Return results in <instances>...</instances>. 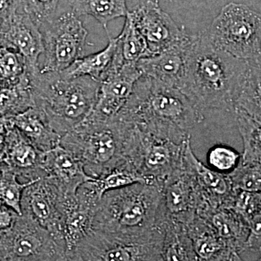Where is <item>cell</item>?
I'll return each instance as SVG.
<instances>
[{"label":"cell","instance_id":"6da1fadb","mask_svg":"<svg viewBox=\"0 0 261 261\" xmlns=\"http://www.w3.org/2000/svg\"><path fill=\"white\" fill-rule=\"evenodd\" d=\"M116 118L161 137L182 143L204 120L203 113L178 89L142 75Z\"/></svg>","mask_w":261,"mask_h":261},{"label":"cell","instance_id":"7a4b0ae2","mask_svg":"<svg viewBox=\"0 0 261 261\" xmlns=\"http://www.w3.org/2000/svg\"><path fill=\"white\" fill-rule=\"evenodd\" d=\"M247 62L216 49L204 32L196 34L179 90L202 113L230 111Z\"/></svg>","mask_w":261,"mask_h":261},{"label":"cell","instance_id":"3957f363","mask_svg":"<svg viewBox=\"0 0 261 261\" xmlns=\"http://www.w3.org/2000/svg\"><path fill=\"white\" fill-rule=\"evenodd\" d=\"M34 104L46 113L61 137L90 114L97 102L100 82L89 76L65 78L61 72L27 71Z\"/></svg>","mask_w":261,"mask_h":261},{"label":"cell","instance_id":"277c9868","mask_svg":"<svg viewBox=\"0 0 261 261\" xmlns=\"http://www.w3.org/2000/svg\"><path fill=\"white\" fill-rule=\"evenodd\" d=\"M162 186L137 183L106 192L98 203L93 230L143 234L162 227Z\"/></svg>","mask_w":261,"mask_h":261},{"label":"cell","instance_id":"5b68a950","mask_svg":"<svg viewBox=\"0 0 261 261\" xmlns=\"http://www.w3.org/2000/svg\"><path fill=\"white\" fill-rule=\"evenodd\" d=\"M128 127L129 123L118 118L103 122L87 117L62 137L60 145L80 158L89 176L99 177L126 162Z\"/></svg>","mask_w":261,"mask_h":261},{"label":"cell","instance_id":"8992f818","mask_svg":"<svg viewBox=\"0 0 261 261\" xmlns=\"http://www.w3.org/2000/svg\"><path fill=\"white\" fill-rule=\"evenodd\" d=\"M204 33L214 47L230 56L245 61L260 59L261 14L247 5H225Z\"/></svg>","mask_w":261,"mask_h":261},{"label":"cell","instance_id":"52a82bcc","mask_svg":"<svg viewBox=\"0 0 261 261\" xmlns=\"http://www.w3.org/2000/svg\"><path fill=\"white\" fill-rule=\"evenodd\" d=\"M164 226L143 234L92 230L77 251L87 261H161Z\"/></svg>","mask_w":261,"mask_h":261},{"label":"cell","instance_id":"ba28073f","mask_svg":"<svg viewBox=\"0 0 261 261\" xmlns=\"http://www.w3.org/2000/svg\"><path fill=\"white\" fill-rule=\"evenodd\" d=\"M184 142L176 143L132 125L125 142L126 162L147 183L163 186L166 178L181 166Z\"/></svg>","mask_w":261,"mask_h":261},{"label":"cell","instance_id":"9c48e42d","mask_svg":"<svg viewBox=\"0 0 261 261\" xmlns=\"http://www.w3.org/2000/svg\"><path fill=\"white\" fill-rule=\"evenodd\" d=\"M64 247L34 220L19 216L8 231L0 233V259L3 261H61Z\"/></svg>","mask_w":261,"mask_h":261},{"label":"cell","instance_id":"30bf717a","mask_svg":"<svg viewBox=\"0 0 261 261\" xmlns=\"http://www.w3.org/2000/svg\"><path fill=\"white\" fill-rule=\"evenodd\" d=\"M42 33L44 61L42 72H60L84 57L87 29L74 13L53 19Z\"/></svg>","mask_w":261,"mask_h":261},{"label":"cell","instance_id":"8fae6325","mask_svg":"<svg viewBox=\"0 0 261 261\" xmlns=\"http://www.w3.org/2000/svg\"><path fill=\"white\" fill-rule=\"evenodd\" d=\"M65 197L49 178H37L24 190L21 210L22 215L46 228L65 250L63 234Z\"/></svg>","mask_w":261,"mask_h":261},{"label":"cell","instance_id":"7c38bea8","mask_svg":"<svg viewBox=\"0 0 261 261\" xmlns=\"http://www.w3.org/2000/svg\"><path fill=\"white\" fill-rule=\"evenodd\" d=\"M0 20V46L20 53L29 72L39 69V58L44 54L42 33L29 14L23 0Z\"/></svg>","mask_w":261,"mask_h":261},{"label":"cell","instance_id":"4fadbf2b","mask_svg":"<svg viewBox=\"0 0 261 261\" xmlns=\"http://www.w3.org/2000/svg\"><path fill=\"white\" fill-rule=\"evenodd\" d=\"M142 73L137 63L114 61L100 82L97 102L88 116L98 121H112L118 116L132 95Z\"/></svg>","mask_w":261,"mask_h":261},{"label":"cell","instance_id":"5bb4252c","mask_svg":"<svg viewBox=\"0 0 261 261\" xmlns=\"http://www.w3.org/2000/svg\"><path fill=\"white\" fill-rule=\"evenodd\" d=\"M127 15L145 39L151 56L168 49L186 33L154 0L137 5Z\"/></svg>","mask_w":261,"mask_h":261},{"label":"cell","instance_id":"9a60e30c","mask_svg":"<svg viewBox=\"0 0 261 261\" xmlns=\"http://www.w3.org/2000/svg\"><path fill=\"white\" fill-rule=\"evenodd\" d=\"M161 194V210L165 223L172 221L187 226L197 216L200 193L183 162L163 182Z\"/></svg>","mask_w":261,"mask_h":261},{"label":"cell","instance_id":"2e32d148","mask_svg":"<svg viewBox=\"0 0 261 261\" xmlns=\"http://www.w3.org/2000/svg\"><path fill=\"white\" fill-rule=\"evenodd\" d=\"M99 200L86 182L75 195L65 197L63 234L66 255L76 252L81 243L92 232Z\"/></svg>","mask_w":261,"mask_h":261},{"label":"cell","instance_id":"e0dca14e","mask_svg":"<svg viewBox=\"0 0 261 261\" xmlns=\"http://www.w3.org/2000/svg\"><path fill=\"white\" fill-rule=\"evenodd\" d=\"M195 35L186 32L172 46L138 62L142 75L174 88L180 89L186 72L187 58Z\"/></svg>","mask_w":261,"mask_h":261},{"label":"cell","instance_id":"ac0fdd59","mask_svg":"<svg viewBox=\"0 0 261 261\" xmlns=\"http://www.w3.org/2000/svg\"><path fill=\"white\" fill-rule=\"evenodd\" d=\"M44 153L33 145L10 120L4 149L0 154L2 163L13 171L19 180L31 181L44 177L42 168Z\"/></svg>","mask_w":261,"mask_h":261},{"label":"cell","instance_id":"d6986e66","mask_svg":"<svg viewBox=\"0 0 261 261\" xmlns=\"http://www.w3.org/2000/svg\"><path fill=\"white\" fill-rule=\"evenodd\" d=\"M182 162L195 180L200 200L228 206L234 192L229 178L206 166L196 157L192 148L191 136L184 142Z\"/></svg>","mask_w":261,"mask_h":261},{"label":"cell","instance_id":"ffe728a7","mask_svg":"<svg viewBox=\"0 0 261 261\" xmlns=\"http://www.w3.org/2000/svg\"><path fill=\"white\" fill-rule=\"evenodd\" d=\"M44 176L49 178L67 196L74 195L81 185L92 179L80 158L61 145L44 152L42 165Z\"/></svg>","mask_w":261,"mask_h":261},{"label":"cell","instance_id":"44dd1931","mask_svg":"<svg viewBox=\"0 0 261 261\" xmlns=\"http://www.w3.org/2000/svg\"><path fill=\"white\" fill-rule=\"evenodd\" d=\"M197 216L210 225L230 248L238 253L246 250L248 226L232 208L225 204L200 200Z\"/></svg>","mask_w":261,"mask_h":261},{"label":"cell","instance_id":"7402d4cb","mask_svg":"<svg viewBox=\"0 0 261 261\" xmlns=\"http://www.w3.org/2000/svg\"><path fill=\"white\" fill-rule=\"evenodd\" d=\"M9 118L13 124L41 152H47L60 145L62 137L51 126L42 108L34 106Z\"/></svg>","mask_w":261,"mask_h":261},{"label":"cell","instance_id":"603a6c76","mask_svg":"<svg viewBox=\"0 0 261 261\" xmlns=\"http://www.w3.org/2000/svg\"><path fill=\"white\" fill-rule=\"evenodd\" d=\"M185 226L191 239L197 261H225L231 252H234L210 225L199 216H196Z\"/></svg>","mask_w":261,"mask_h":261},{"label":"cell","instance_id":"cb8c5ba5","mask_svg":"<svg viewBox=\"0 0 261 261\" xmlns=\"http://www.w3.org/2000/svg\"><path fill=\"white\" fill-rule=\"evenodd\" d=\"M239 109L261 119V63L248 61L239 83L233 110Z\"/></svg>","mask_w":261,"mask_h":261},{"label":"cell","instance_id":"d4e9b609","mask_svg":"<svg viewBox=\"0 0 261 261\" xmlns=\"http://www.w3.org/2000/svg\"><path fill=\"white\" fill-rule=\"evenodd\" d=\"M107 47L102 51L82 57L68 68L60 71L65 78L89 76L100 82L111 68L118 47V38L108 35Z\"/></svg>","mask_w":261,"mask_h":261},{"label":"cell","instance_id":"484cf974","mask_svg":"<svg viewBox=\"0 0 261 261\" xmlns=\"http://www.w3.org/2000/svg\"><path fill=\"white\" fill-rule=\"evenodd\" d=\"M161 261H197L185 225L172 221L165 223Z\"/></svg>","mask_w":261,"mask_h":261},{"label":"cell","instance_id":"4316f807","mask_svg":"<svg viewBox=\"0 0 261 261\" xmlns=\"http://www.w3.org/2000/svg\"><path fill=\"white\" fill-rule=\"evenodd\" d=\"M72 13L77 16L90 15L108 33V24L128 14L126 0H70Z\"/></svg>","mask_w":261,"mask_h":261},{"label":"cell","instance_id":"83f0119b","mask_svg":"<svg viewBox=\"0 0 261 261\" xmlns=\"http://www.w3.org/2000/svg\"><path fill=\"white\" fill-rule=\"evenodd\" d=\"M239 132L243 142L242 162L261 163V119L234 109Z\"/></svg>","mask_w":261,"mask_h":261},{"label":"cell","instance_id":"f1b7e54d","mask_svg":"<svg viewBox=\"0 0 261 261\" xmlns=\"http://www.w3.org/2000/svg\"><path fill=\"white\" fill-rule=\"evenodd\" d=\"M137 183L148 184L128 162L117 166L99 177L92 178L89 181V185L100 199L106 192Z\"/></svg>","mask_w":261,"mask_h":261},{"label":"cell","instance_id":"f546056e","mask_svg":"<svg viewBox=\"0 0 261 261\" xmlns=\"http://www.w3.org/2000/svg\"><path fill=\"white\" fill-rule=\"evenodd\" d=\"M118 38L116 53L124 63H138L142 58L151 56L145 39L135 28L128 15Z\"/></svg>","mask_w":261,"mask_h":261},{"label":"cell","instance_id":"4dcf8cb0","mask_svg":"<svg viewBox=\"0 0 261 261\" xmlns=\"http://www.w3.org/2000/svg\"><path fill=\"white\" fill-rule=\"evenodd\" d=\"M34 181H20L13 171L2 163L0 170V204L8 206L22 216L21 200L24 190Z\"/></svg>","mask_w":261,"mask_h":261},{"label":"cell","instance_id":"1f68e13d","mask_svg":"<svg viewBox=\"0 0 261 261\" xmlns=\"http://www.w3.org/2000/svg\"><path fill=\"white\" fill-rule=\"evenodd\" d=\"M27 70L23 57L10 48L0 46V82L14 85L23 78Z\"/></svg>","mask_w":261,"mask_h":261},{"label":"cell","instance_id":"d6a6232c","mask_svg":"<svg viewBox=\"0 0 261 261\" xmlns=\"http://www.w3.org/2000/svg\"><path fill=\"white\" fill-rule=\"evenodd\" d=\"M233 190L261 192V163L240 162L228 175Z\"/></svg>","mask_w":261,"mask_h":261},{"label":"cell","instance_id":"836d02e7","mask_svg":"<svg viewBox=\"0 0 261 261\" xmlns=\"http://www.w3.org/2000/svg\"><path fill=\"white\" fill-rule=\"evenodd\" d=\"M242 161V154L226 145H216L209 149L207 162L209 167L224 175H229Z\"/></svg>","mask_w":261,"mask_h":261},{"label":"cell","instance_id":"e575fe53","mask_svg":"<svg viewBox=\"0 0 261 261\" xmlns=\"http://www.w3.org/2000/svg\"><path fill=\"white\" fill-rule=\"evenodd\" d=\"M60 0H23L29 14L39 28L54 19Z\"/></svg>","mask_w":261,"mask_h":261},{"label":"cell","instance_id":"d590c367","mask_svg":"<svg viewBox=\"0 0 261 261\" xmlns=\"http://www.w3.org/2000/svg\"><path fill=\"white\" fill-rule=\"evenodd\" d=\"M20 215L8 206L0 204V233L9 230Z\"/></svg>","mask_w":261,"mask_h":261},{"label":"cell","instance_id":"8d00e7d4","mask_svg":"<svg viewBox=\"0 0 261 261\" xmlns=\"http://www.w3.org/2000/svg\"><path fill=\"white\" fill-rule=\"evenodd\" d=\"M22 0H0V20L10 14Z\"/></svg>","mask_w":261,"mask_h":261},{"label":"cell","instance_id":"74e56055","mask_svg":"<svg viewBox=\"0 0 261 261\" xmlns=\"http://www.w3.org/2000/svg\"><path fill=\"white\" fill-rule=\"evenodd\" d=\"M10 124V118H0V154H2L6 141L8 127Z\"/></svg>","mask_w":261,"mask_h":261},{"label":"cell","instance_id":"f35d334b","mask_svg":"<svg viewBox=\"0 0 261 261\" xmlns=\"http://www.w3.org/2000/svg\"><path fill=\"white\" fill-rule=\"evenodd\" d=\"M61 261H87L82 256L78 251L65 255L64 258Z\"/></svg>","mask_w":261,"mask_h":261},{"label":"cell","instance_id":"ab89813d","mask_svg":"<svg viewBox=\"0 0 261 261\" xmlns=\"http://www.w3.org/2000/svg\"><path fill=\"white\" fill-rule=\"evenodd\" d=\"M225 261H244L241 257L240 256V253L238 252H231V255Z\"/></svg>","mask_w":261,"mask_h":261},{"label":"cell","instance_id":"60d3db41","mask_svg":"<svg viewBox=\"0 0 261 261\" xmlns=\"http://www.w3.org/2000/svg\"><path fill=\"white\" fill-rule=\"evenodd\" d=\"M8 86L9 85H5V84L2 83V82H0V104H1L3 97H4L7 88H8Z\"/></svg>","mask_w":261,"mask_h":261},{"label":"cell","instance_id":"b9f144b4","mask_svg":"<svg viewBox=\"0 0 261 261\" xmlns=\"http://www.w3.org/2000/svg\"><path fill=\"white\" fill-rule=\"evenodd\" d=\"M1 168H2V163H1V161H0V170H1Z\"/></svg>","mask_w":261,"mask_h":261},{"label":"cell","instance_id":"7bdbcfd3","mask_svg":"<svg viewBox=\"0 0 261 261\" xmlns=\"http://www.w3.org/2000/svg\"><path fill=\"white\" fill-rule=\"evenodd\" d=\"M256 261H261V256L260 257V258H259L258 260H257Z\"/></svg>","mask_w":261,"mask_h":261},{"label":"cell","instance_id":"ee69618b","mask_svg":"<svg viewBox=\"0 0 261 261\" xmlns=\"http://www.w3.org/2000/svg\"><path fill=\"white\" fill-rule=\"evenodd\" d=\"M154 1L157 2V3H159V0H154Z\"/></svg>","mask_w":261,"mask_h":261},{"label":"cell","instance_id":"f6af8a7d","mask_svg":"<svg viewBox=\"0 0 261 261\" xmlns=\"http://www.w3.org/2000/svg\"><path fill=\"white\" fill-rule=\"evenodd\" d=\"M259 253H260V256H261V249H260V251H259Z\"/></svg>","mask_w":261,"mask_h":261},{"label":"cell","instance_id":"bcb514c9","mask_svg":"<svg viewBox=\"0 0 261 261\" xmlns=\"http://www.w3.org/2000/svg\"><path fill=\"white\" fill-rule=\"evenodd\" d=\"M0 261H3V260H2L1 259H0Z\"/></svg>","mask_w":261,"mask_h":261}]
</instances>
